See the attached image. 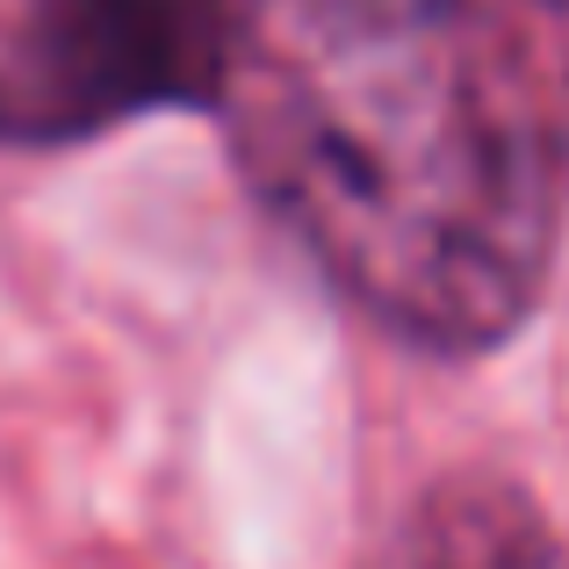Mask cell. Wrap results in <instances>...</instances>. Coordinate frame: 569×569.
<instances>
[{
    "instance_id": "obj_1",
    "label": "cell",
    "mask_w": 569,
    "mask_h": 569,
    "mask_svg": "<svg viewBox=\"0 0 569 569\" xmlns=\"http://www.w3.org/2000/svg\"><path fill=\"white\" fill-rule=\"evenodd\" d=\"M209 116L325 281L426 353L533 318L569 130L505 0H209Z\"/></svg>"
},
{
    "instance_id": "obj_2",
    "label": "cell",
    "mask_w": 569,
    "mask_h": 569,
    "mask_svg": "<svg viewBox=\"0 0 569 569\" xmlns=\"http://www.w3.org/2000/svg\"><path fill=\"white\" fill-rule=\"evenodd\" d=\"M209 101V0H0V138L66 144Z\"/></svg>"
},
{
    "instance_id": "obj_3",
    "label": "cell",
    "mask_w": 569,
    "mask_h": 569,
    "mask_svg": "<svg viewBox=\"0 0 569 569\" xmlns=\"http://www.w3.org/2000/svg\"><path fill=\"white\" fill-rule=\"evenodd\" d=\"M411 569H569V556L519 483L490 469H447L418 498Z\"/></svg>"
},
{
    "instance_id": "obj_4",
    "label": "cell",
    "mask_w": 569,
    "mask_h": 569,
    "mask_svg": "<svg viewBox=\"0 0 569 569\" xmlns=\"http://www.w3.org/2000/svg\"><path fill=\"white\" fill-rule=\"evenodd\" d=\"M505 8H512V22L527 29L548 87H556L562 109H569V0H505Z\"/></svg>"
}]
</instances>
